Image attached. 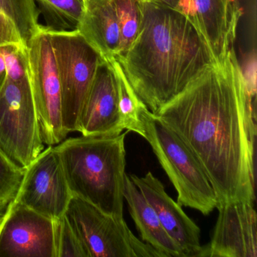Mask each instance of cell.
Segmentation results:
<instances>
[{
  "mask_svg": "<svg viewBox=\"0 0 257 257\" xmlns=\"http://www.w3.org/2000/svg\"><path fill=\"white\" fill-rule=\"evenodd\" d=\"M191 150L218 204L255 200V96L234 48L155 113Z\"/></svg>",
  "mask_w": 257,
  "mask_h": 257,
  "instance_id": "1",
  "label": "cell"
},
{
  "mask_svg": "<svg viewBox=\"0 0 257 257\" xmlns=\"http://www.w3.org/2000/svg\"><path fill=\"white\" fill-rule=\"evenodd\" d=\"M115 59L137 97L154 114L215 62L193 22L153 0H144L139 34Z\"/></svg>",
  "mask_w": 257,
  "mask_h": 257,
  "instance_id": "2",
  "label": "cell"
},
{
  "mask_svg": "<svg viewBox=\"0 0 257 257\" xmlns=\"http://www.w3.org/2000/svg\"><path fill=\"white\" fill-rule=\"evenodd\" d=\"M127 132L64 139L55 147L73 196L122 219Z\"/></svg>",
  "mask_w": 257,
  "mask_h": 257,
  "instance_id": "3",
  "label": "cell"
},
{
  "mask_svg": "<svg viewBox=\"0 0 257 257\" xmlns=\"http://www.w3.org/2000/svg\"><path fill=\"white\" fill-rule=\"evenodd\" d=\"M142 136L151 146L159 163L177 192V203L208 215L218 201L202 167L178 135L145 105L139 112Z\"/></svg>",
  "mask_w": 257,
  "mask_h": 257,
  "instance_id": "4",
  "label": "cell"
},
{
  "mask_svg": "<svg viewBox=\"0 0 257 257\" xmlns=\"http://www.w3.org/2000/svg\"><path fill=\"white\" fill-rule=\"evenodd\" d=\"M45 148L28 67L9 71L0 89V150L15 165L25 170Z\"/></svg>",
  "mask_w": 257,
  "mask_h": 257,
  "instance_id": "5",
  "label": "cell"
},
{
  "mask_svg": "<svg viewBox=\"0 0 257 257\" xmlns=\"http://www.w3.org/2000/svg\"><path fill=\"white\" fill-rule=\"evenodd\" d=\"M46 30L56 62L61 85L62 125L67 136L77 132L82 106L103 58L76 30Z\"/></svg>",
  "mask_w": 257,
  "mask_h": 257,
  "instance_id": "6",
  "label": "cell"
},
{
  "mask_svg": "<svg viewBox=\"0 0 257 257\" xmlns=\"http://www.w3.org/2000/svg\"><path fill=\"white\" fill-rule=\"evenodd\" d=\"M64 216L88 257H162L132 233L124 219L106 214L82 198L72 197Z\"/></svg>",
  "mask_w": 257,
  "mask_h": 257,
  "instance_id": "7",
  "label": "cell"
},
{
  "mask_svg": "<svg viewBox=\"0 0 257 257\" xmlns=\"http://www.w3.org/2000/svg\"><path fill=\"white\" fill-rule=\"evenodd\" d=\"M28 75L43 143L55 146L67 138L62 125L61 92L49 34L42 26L28 45Z\"/></svg>",
  "mask_w": 257,
  "mask_h": 257,
  "instance_id": "8",
  "label": "cell"
},
{
  "mask_svg": "<svg viewBox=\"0 0 257 257\" xmlns=\"http://www.w3.org/2000/svg\"><path fill=\"white\" fill-rule=\"evenodd\" d=\"M72 197L59 156L48 146L25 169L14 201L55 220L64 216Z\"/></svg>",
  "mask_w": 257,
  "mask_h": 257,
  "instance_id": "9",
  "label": "cell"
},
{
  "mask_svg": "<svg viewBox=\"0 0 257 257\" xmlns=\"http://www.w3.org/2000/svg\"><path fill=\"white\" fill-rule=\"evenodd\" d=\"M0 257H56L55 220L13 201L0 229Z\"/></svg>",
  "mask_w": 257,
  "mask_h": 257,
  "instance_id": "10",
  "label": "cell"
},
{
  "mask_svg": "<svg viewBox=\"0 0 257 257\" xmlns=\"http://www.w3.org/2000/svg\"><path fill=\"white\" fill-rule=\"evenodd\" d=\"M211 240L201 256L256 257L257 218L253 202L234 201L218 204Z\"/></svg>",
  "mask_w": 257,
  "mask_h": 257,
  "instance_id": "11",
  "label": "cell"
},
{
  "mask_svg": "<svg viewBox=\"0 0 257 257\" xmlns=\"http://www.w3.org/2000/svg\"><path fill=\"white\" fill-rule=\"evenodd\" d=\"M129 177L154 209L162 226L186 257L201 256L203 246L200 243V228L185 213L182 206L165 192L162 182L151 172L144 177L132 174Z\"/></svg>",
  "mask_w": 257,
  "mask_h": 257,
  "instance_id": "12",
  "label": "cell"
},
{
  "mask_svg": "<svg viewBox=\"0 0 257 257\" xmlns=\"http://www.w3.org/2000/svg\"><path fill=\"white\" fill-rule=\"evenodd\" d=\"M123 130L115 74L110 63L103 59L82 106L77 132L83 136L115 135Z\"/></svg>",
  "mask_w": 257,
  "mask_h": 257,
  "instance_id": "13",
  "label": "cell"
},
{
  "mask_svg": "<svg viewBox=\"0 0 257 257\" xmlns=\"http://www.w3.org/2000/svg\"><path fill=\"white\" fill-rule=\"evenodd\" d=\"M192 22L210 48L215 61L234 48L242 10L237 0H192Z\"/></svg>",
  "mask_w": 257,
  "mask_h": 257,
  "instance_id": "14",
  "label": "cell"
},
{
  "mask_svg": "<svg viewBox=\"0 0 257 257\" xmlns=\"http://www.w3.org/2000/svg\"><path fill=\"white\" fill-rule=\"evenodd\" d=\"M76 31L105 61L118 56L120 29L112 0H84Z\"/></svg>",
  "mask_w": 257,
  "mask_h": 257,
  "instance_id": "15",
  "label": "cell"
},
{
  "mask_svg": "<svg viewBox=\"0 0 257 257\" xmlns=\"http://www.w3.org/2000/svg\"><path fill=\"white\" fill-rule=\"evenodd\" d=\"M124 198L144 243L153 246L162 257H186L181 248L165 231L154 209L128 175H126L124 180Z\"/></svg>",
  "mask_w": 257,
  "mask_h": 257,
  "instance_id": "16",
  "label": "cell"
},
{
  "mask_svg": "<svg viewBox=\"0 0 257 257\" xmlns=\"http://www.w3.org/2000/svg\"><path fill=\"white\" fill-rule=\"evenodd\" d=\"M40 12L34 0H0V47L28 48L39 32Z\"/></svg>",
  "mask_w": 257,
  "mask_h": 257,
  "instance_id": "17",
  "label": "cell"
},
{
  "mask_svg": "<svg viewBox=\"0 0 257 257\" xmlns=\"http://www.w3.org/2000/svg\"><path fill=\"white\" fill-rule=\"evenodd\" d=\"M43 15L46 28L76 31L84 10V0H34Z\"/></svg>",
  "mask_w": 257,
  "mask_h": 257,
  "instance_id": "18",
  "label": "cell"
},
{
  "mask_svg": "<svg viewBox=\"0 0 257 257\" xmlns=\"http://www.w3.org/2000/svg\"><path fill=\"white\" fill-rule=\"evenodd\" d=\"M112 66L116 82L118 94V109L124 129L127 132H135L142 136V124L139 117L141 108L144 103L137 97L127 82L124 72L115 58L109 61Z\"/></svg>",
  "mask_w": 257,
  "mask_h": 257,
  "instance_id": "19",
  "label": "cell"
},
{
  "mask_svg": "<svg viewBox=\"0 0 257 257\" xmlns=\"http://www.w3.org/2000/svg\"><path fill=\"white\" fill-rule=\"evenodd\" d=\"M112 1L120 29L118 58L128 50L139 34L144 16V0Z\"/></svg>",
  "mask_w": 257,
  "mask_h": 257,
  "instance_id": "20",
  "label": "cell"
},
{
  "mask_svg": "<svg viewBox=\"0 0 257 257\" xmlns=\"http://www.w3.org/2000/svg\"><path fill=\"white\" fill-rule=\"evenodd\" d=\"M55 222L56 257H88L86 249L64 215Z\"/></svg>",
  "mask_w": 257,
  "mask_h": 257,
  "instance_id": "21",
  "label": "cell"
},
{
  "mask_svg": "<svg viewBox=\"0 0 257 257\" xmlns=\"http://www.w3.org/2000/svg\"><path fill=\"white\" fill-rule=\"evenodd\" d=\"M25 171L0 150V201H14L22 185Z\"/></svg>",
  "mask_w": 257,
  "mask_h": 257,
  "instance_id": "22",
  "label": "cell"
},
{
  "mask_svg": "<svg viewBox=\"0 0 257 257\" xmlns=\"http://www.w3.org/2000/svg\"><path fill=\"white\" fill-rule=\"evenodd\" d=\"M153 1L183 13L192 21V15H193L192 0H153Z\"/></svg>",
  "mask_w": 257,
  "mask_h": 257,
  "instance_id": "23",
  "label": "cell"
},
{
  "mask_svg": "<svg viewBox=\"0 0 257 257\" xmlns=\"http://www.w3.org/2000/svg\"><path fill=\"white\" fill-rule=\"evenodd\" d=\"M8 71H7V61L4 55V46L0 47V89L4 86L7 79Z\"/></svg>",
  "mask_w": 257,
  "mask_h": 257,
  "instance_id": "24",
  "label": "cell"
},
{
  "mask_svg": "<svg viewBox=\"0 0 257 257\" xmlns=\"http://www.w3.org/2000/svg\"><path fill=\"white\" fill-rule=\"evenodd\" d=\"M5 202V201H0V219L6 217L9 210H10V206L12 202Z\"/></svg>",
  "mask_w": 257,
  "mask_h": 257,
  "instance_id": "25",
  "label": "cell"
},
{
  "mask_svg": "<svg viewBox=\"0 0 257 257\" xmlns=\"http://www.w3.org/2000/svg\"><path fill=\"white\" fill-rule=\"evenodd\" d=\"M5 218H4V219H0V229H1V227H2V225H3V223H4V219H5Z\"/></svg>",
  "mask_w": 257,
  "mask_h": 257,
  "instance_id": "26",
  "label": "cell"
}]
</instances>
